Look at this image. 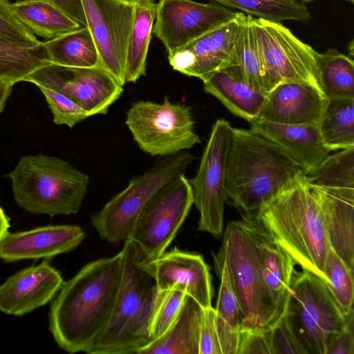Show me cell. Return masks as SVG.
Returning <instances> with one entry per match:
<instances>
[{
    "label": "cell",
    "instance_id": "277c9868",
    "mask_svg": "<svg viewBox=\"0 0 354 354\" xmlns=\"http://www.w3.org/2000/svg\"><path fill=\"white\" fill-rule=\"evenodd\" d=\"M304 173L279 148L250 129L233 127L226 163L225 190L243 218L259 211Z\"/></svg>",
    "mask_w": 354,
    "mask_h": 354
},
{
    "label": "cell",
    "instance_id": "603a6c76",
    "mask_svg": "<svg viewBox=\"0 0 354 354\" xmlns=\"http://www.w3.org/2000/svg\"><path fill=\"white\" fill-rule=\"evenodd\" d=\"M252 18L243 13L232 52L221 70L268 93L272 86L256 41Z\"/></svg>",
    "mask_w": 354,
    "mask_h": 354
},
{
    "label": "cell",
    "instance_id": "9a60e30c",
    "mask_svg": "<svg viewBox=\"0 0 354 354\" xmlns=\"http://www.w3.org/2000/svg\"><path fill=\"white\" fill-rule=\"evenodd\" d=\"M236 14L214 1L202 3L192 0H159L152 32L169 55L231 20Z\"/></svg>",
    "mask_w": 354,
    "mask_h": 354
},
{
    "label": "cell",
    "instance_id": "44dd1931",
    "mask_svg": "<svg viewBox=\"0 0 354 354\" xmlns=\"http://www.w3.org/2000/svg\"><path fill=\"white\" fill-rule=\"evenodd\" d=\"M250 130L274 144L307 176L313 175L330 150L317 124H281L255 120Z\"/></svg>",
    "mask_w": 354,
    "mask_h": 354
},
{
    "label": "cell",
    "instance_id": "9c48e42d",
    "mask_svg": "<svg viewBox=\"0 0 354 354\" xmlns=\"http://www.w3.org/2000/svg\"><path fill=\"white\" fill-rule=\"evenodd\" d=\"M125 124L139 148L153 156H174L201 142L194 130L192 107L172 103L167 96L161 103L133 102Z\"/></svg>",
    "mask_w": 354,
    "mask_h": 354
},
{
    "label": "cell",
    "instance_id": "60d3db41",
    "mask_svg": "<svg viewBox=\"0 0 354 354\" xmlns=\"http://www.w3.org/2000/svg\"><path fill=\"white\" fill-rule=\"evenodd\" d=\"M199 354H221L216 325V312L212 306L203 309Z\"/></svg>",
    "mask_w": 354,
    "mask_h": 354
},
{
    "label": "cell",
    "instance_id": "7a4b0ae2",
    "mask_svg": "<svg viewBox=\"0 0 354 354\" xmlns=\"http://www.w3.org/2000/svg\"><path fill=\"white\" fill-rule=\"evenodd\" d=\"M124 254L86 264L64 282L49 311V330L69 353L85 352L106 326L119 290Z\"/></svg>",
    "mask_w": 354,
    "mask_h": 354
},
{
    "label": "cell",
    "instance_id": "d6986e66",
    "mask_svg": "<svg viewBox=\"0 0 354 354\" xmlns=\"http://www.w3.org/2000/svg\"><path fill=\"white\" fill-rule=\"evenodd\" d=\"M84 237L83 230L75 225H46L22 232H8L0 242V259L7 263L50 259L74 250Z\"/></svg>",
    "mask_w": 354,
    "mask_h": 354
},
{
    "label": "cell",
    "instance_id": "6da1fadb",
    "mask_svg": "<svg viewBox=\"0 0 354 354\" xmlns=\"http://www.w3.org/2000/svg\"><path fill=\"white\" fill-rule=\"evenodd\" d=\"M214 266L225 268L239 299L241 326L267 328L285 315L296 265L255 220L230 221Z\"/></svg>",
    "mask_w": 354,
    "mask_h": 354
},
{
    "label": "cell",
    "instance_id": "836d02e7",
    "mask_svg": "<svg viewBox=\"0 0 354 354\" xmlns=\"http://www.w3.org/2000/svg\"><path fill=\"white\" fill-rule=\"evenodd\" d=\"M326 283L345 315L353 312L354 283L351 270L330 248L324 267Z\"/></svg>",
    "mask_w": 354,
    "mask_h": 354
},
{
    "label": "cell",
    "instance_id": "83f0119b",
    "mask_svg": "<svg viewBox=\"0 0 354 354\" xmlns=\"http://www.w3.org/2000/svg\"><path fill=\"white\" fill-rule=\"evenodd\" d=\"M51 63L77 68L102 66L99 53L87 26L44 42Z\"/></svg>",
    "mask_w": 354,
    "mask_h": 354
},
{
    "label": "cell",
    "instance_id": "5bb4252c",
    "mask_svg": "<svg viewBox=\"0 0 354 354\" xmlns=\"http://www.w3.org/2000/svg\"><path fill=\"white\" fill-rule=\"evenodd\" d=\"M81 1L101 65L124 86L127 50L136 3L122 0Z\"/></svg>",
    "mask_w": 354,
    "mask_h": 354
},
{
    "label": "cell",
    "instance_id": "e575fe53",
    "mask_svg": "<svg viewBox=\"0 0 354 354\" xmlns=\"http://www.w3.org/2000/svg\"><path fill=\"white\" fill-rule=\"evenodd\" d=\"M187 295L179 287L159 292L149 326L151 342L161 337L178 317Z\"/></svg>",
    "mask_w": 354,
    "mask_h": 354
},
{
    "label": "cell",
    "instance_id": "ffe728a7",
    "mask_svg": "<svg viewBox=\"0 0 354 354\" xmlns=\"http://www.w3.org/2000/svg\"><path fill=\"white\" fill-rule=\"evenodd\" d=\"M327 100L309 84L281 82L268 93L256 120L281 124H317Z\"/></svg>",
    "mask_w": 354,
    "mask_h": 354
},
{
    "label": "cell",
    "instance_id": "c3c4849f",
    "mask_svg": "<svg viewBox=\"0 0 354 354\" xmlns=\"http://www.w3.org/2000/svg\"><path fill=\"white\" fill-rule=\"evenodd\" d=\"M126 2L131 3H136L138 0H122Z\"/></svg>",
    "mask_w": 354,
    "mask_h": 354
},
{
    "label": "cell",
    "instance_id": "ab89813d",
    "mask_svg": "<svg viewBox=\"0 0 354 354\" xmlns=\"http://www.w3.org/2000/svg\"><path fill=\"white\" fill-rule=\"evenodd\" d=\"M236 354H272L268 328L241 326Z\"/></svg>",
    "mask_w": 354,
    "mask_h": 354
},
{
    "label": "cell",
    "instance_id": "bcb514c9",
    "mask_svg": "<svg viewBox=\"0 0 354 354\" xmlns=\"http://www.w3.org/2000/svg\"><path fill=\"white\" fill-rule=\"evenodd\" d=\"M348 54L350 55V56L353 57V39H352L349 44H348Z\"/></svg>",
    "mask_w": 354,
    "mask_h": 354
},
{
    "label": "cell",
    "instance_id": "74e56055",
    "mask_svg": "<svg viewBox=\"0 0 354 354\" xmlns=\"http://www.w3.org/2000/svg\"><path fill=\"white\" fill-rule=\"evenodd\" d=\"M221 280L216 312L228 324L236 328H241V310L238 297L225 268L214 266Z\"/></svg>",
    "mask_w": 354,
    "mask_h": 354
},
{
    "label": "cell",
    "instance_id": "681fc988",
    "mask_svg": "<svg viewBox=\"0 0 354 354\" xmlns=\"http://www.w3.org/2000/svg\"><path fill=\"white\" fill-rule=\"evenodd\" d=\"M344 1L351 2V3H354V0H344Z\"/></svg>",
    "mask_w": 354,
    "mask_h": 354
},
{
    "label": "cell",
    "instance_id": "d6a6232c",
    "mask_svg": "<svg viewBox=\"0 0 354 354\" xmlns=\"http://www.w3.org/2000/svg\"><path fill=\"white\" fill-rule=\"evenodd\" d=\"M308 179L322 187L354 189V147L329 155Z\"/></svg>",
    "mask_w": 354,
    "mask_h": 354
},
{
    "label": "cell",
    "instance_id": "3957f363",
    "mask_svg": "<svg viewBox=\"0 0 354 354\" xmlns=\"http://www.w3.org/2000/svg\"><path fill=\"white\" fill-rule=\"evenodd\" d=\"M253 220L274 238L296 265L326 281L324 267L331 246L307 175L297 176Z\"/></svg>",
    "mask_w": 354,
    "mask_h": 354
},
{
    "label": "cell",
    "instance_id": "7bdbcfd3",
    "mask_svg": "<svg viewBox=\"0 0 354 354\" xmlns=\"http://www.w3.org/2000/svg\"><path fill=\"white\" fill-rule=\"evenodd\" d=\"M66 13L82 26H86L81 0H46Z\"/></svg>",
    "mask_w": 354,
    "mask_h": 354
},
{
    "label": "cell",
    "instance_id": "4316f807",
    "mask_svg": "<svg viewBox=\"0 0 354 354\" xmlns=\"http://www.w3.org/2000/svg\"><path fill=\"white\" fill-rule=\"evenodd\" d=\"M133 28L129 37L125 65V83H135L146 75L147 57L156 15L153 0L136 3Z\"/></svg>",
    "mask_w": 354,
    "mask_h": 354
},
{
    "label": "cell",
    "instance_id": "52a82bcc",
    "mask_svg": "<svg viewBox=\"0 0 354 354\" xmlns=\"http://www.w3.org/2000/svg\"><path fill=\"white\" fill-rule=\"evenodd\" d=\"M193 155L181 151L157 161L141 175L131 178L91 220L102 239L117 243L129 239L142 210L164 185L185 174Z\"/></svg>",
    "mask_w": 354,
    "mask_h": 354
},
{
    "label": "cell",
    "instance_id": "2e32d148",
    "mask_svg": "<svg viewBox=\"0 0 354 354\" xmlns=\"http://www.w3.org/2000/svg\"><path fill=\"white\" fill-rule=\"evenodd\" d=\"M138 252L140 264L153 278L159 292L178 285L203 308L212 306L211 274L201 254L174 247L155 259L144 260Z\"/></svg>",
    "mask_w": 354,
    "mask_h": 354
},
{
    "label": "cell",
    "instance_id": "7c38bea8",
    "mask_svg": "<svg viewBox=\"0 0 354 354\" xmlns=\"http://www.w3.org/2000/svg\"><path fill=\"white\" fill-rule=\"evenodd\" d=\"M252 25L272 88L281 82H299L324 95L317 67L318 52L281 23L252 17Z\"/></svg>",
    "mask_w": 354,
    "mask_h": 354
},
{
    "label": "cell",
    "instance_id": "cb8c5ba5",
    "mask_svg": "<svg viewBox=\"0 0 354 354\" xmlns=\"http://www.w3.org/2000/svg\"><path fill=\"white\" fill-rule=\"evenodd\" d=\"M203 309L187 295L178 317L169 329L140 348L137 354H199Z\"/></svg>",
    "mask_w": 354,
    "mask_h": 354
},
{
    "label": "cell",
    "instance_id": "f546056e",
    "mask_svg": "<svg viewBox=\"0 0 354 354\" xmlns=\"http://www.w3.org/2000/svg\"><path fill=\"white\" fill-rule=\"evenodd\" d=\"M319 82L327 98H354V62L336 49L317 53Z\"/></svg>",
    "mask_w": 354,
    "mask_h": 354
},
{
    "label": "cell",
    "instance_id": "7dc6e473",
    "mask_svg": "<svg viewBox=\"0 0 354 354\" xmlns=\"http://www.w3.org/2000/svg\"><path fill=\"white\" fill-rule=\"evenodd\" d=\"M294 1L301 2V3H308V2L313 1L315 0H294Z\"/></svg>",
    "mask_w": 354,
    "mask_h": 354
},
{
    "label": "cell",
    "instance_id": "f6af8a7d",
    "mask_svg": "<svg viewBox=\"0 0 354 354\" xmlns=\"http://www.w3.org/2000/svg\"><path fill=\"white\" fill-rule=\"evenodd\" d=\"M9 218L0 206V242L8 232Z\"/></svg>",
    "mask_w": 354,
    "mask_h": 354
},
{
    "label": "cell",
    "instance_id": "d590c367",
    "mask_svg": "<svg viewBox=\"0 0 354 354\" xmlns=\"http://www.w3.org/2000/svg\"><path fill=\"white\" fill-rule=\"evenodd\" d=\"M38 88L46 97L56 124L73 128L90 117L84 109L63 93L44 86H38Z\"/></svg>",
    "mask_w": 354,
    "mask_h": 354
},
{
    "label": "cell",
    "instance_id": "5b68a950",
    "mask_svg": "<svg viewBox=\"0 0 354 354\" xmlns=\"http://www.w3.org/2000/svg\"><path fill=\"white\" fill-rule=\"evenodd\" d=\"M122 250V274L113 310L88 354H137L151 342L149 326L159 291L140 264L136 245L128 239Z\"/></svg>",
    "mask_w": 354,
    "mask_h": 354
},
{
    "label": "cell",
    "instance_id": "7402d4cb",
    "mask_svg": "<svg viewBox=\"0 0 354 354\" xmlns=\"http://www.w3.org/2000/svg\"><path fill=\"white\" fill-rule=\"evenodd\" d=\"M309 185L320 206L332 249L354 271V189Z\"/></svg>",
    "mask_w": 354,
    "mask_h": 354
},
{
    "label": "cell",
    "instance_id": "d4e9b609",
    "mask_svg": "<svg viewBox=\"0 0 354 354\" xmlns=\"http://www.w3.org/2000/svg\"><path fill=\"white\" fill-rule=\"evenodd\" d=\"M203 82V88L234 115L250 123L257 119L268 93L236 78L223 70L211 74Z\"/></svg>",
    "mask_w": 354,
    "mask_h": 354
},
{
    "label": "cell",
    "instance_id": "f35d334b",
    "mask_svg": "<svg viewBox=\"0 0 354 354\" xmlns=\"http://www.w3.org/2000/svg\"><path fill=\"white\" fill-rule=\"evenodd\" d=\"M0 39L26 46H36L42 42L19 21L8 0H0Z\"/></svg>",
    "mask_w": 354,
    "mask_h": 354
},
{
    "label": "cell",
    "instance_id": "b9f144b4",
    "mask_svg": "<svg viewBox=\"0 0 354 354\" xmlns=\"http://www.w3.org/2000/svg\"><path fill=\"white\" fill-rule=\"evenodd\" d=\"M327 354H354L353 312L342 332L332 342Z\"/></svg>",
    "mask_w": 354,
    "mask_h": 354
},
{
    "label": "cell",
    "instance_id": "4fadbf2b",
    "mask_svg": "<svg viewBox=\"0 0 354 354\" xmlns=\"http://www.w3.org/2000/svg\"><path fill=\"white\" fill-rule=\"evenodd\" d=\"M25 81L63 93L89 116L106 114L124 91L123 86L102 66L77 68L50 62L32 73Z\"/></svg>",
    "mask_w": 354,
    "mask_h": 354
},
{
    "label": "cell",
    "instance_id": "8fae6325",
    "mask_svg": "<svg viewBox=\"0 0 354 354\" xmlns=\"http://www.w3.org/2000/svg\"><path fill=\"white\" fill-rule=\"evenodd\" d=\"M233 127L224 119L213 124L196 175L188 179L200 213L198 230L219 237L223 230L226 163Z\"/></svg>",
    "mask_w": 354,
    "mask_h": 354
},
{
    "label": "cell",
    "instance_id": "ba28073f",
    "mask_svg": "<svg viewBox=\"0 0 354 354\" xmlns=\"http://www.w3.org/2000/svg\"><path fill=\"white\" fill-rule=\"evenodd\" d=\"M288 313L296 321L292 323L298 326L294 328L299 339L314 354L328 353L351 314H344L324 279L306 270L293 273Z\"/></svg>",
    "mask_w": 354,
    "mask_h": 354
},
{
    "label": "cell",
    "instance_id": "8d00e7d4",
    "mask_svg": "<svg viewBox=\"0 0 354 354\" xmlns=\"http://www.w3.org/2000/svg\"><path fill=\"white\" fill-rule=\"evenodd\" d=\"M268 329L272 354H308L288 312Z\"/></svg>",
    "mask_w": 354,
    "mask_h": 354
},
{
    "label": "cell",
    "instance_id": "ac0fdd59",
    "mask_svg": "<svg viewBox=\"0 0 354 354\" xmlns=\"http://www.w3.org/2000/svg\"><path fill=\"white\" fill-rule=\"evenodd\" d=\"M48 261L23 269L0 286V310L21 316L50 302L64 283Z\"/></svg>",
    "mask_w": 354,
    "mask_h": 354
},
{
    "label": "cell",
    "instance_id": "ee69618b",
    "mask_svg": "<svg viewBox=\"0 0 354 354\" xmlns=\"http://www.w3.org/2000/svg\"><path fill=\"white\" fill-rule=\"evenodd\" d=\"M14 84L15 83L11 81L0 78V113L4 109Z\"/></svg>",
    "mask_w": 354,
    "mask_h": 354
},
{
    "label": "cell",
    "instance_id": "4dcf8cb0",
    "mask_svg": "<svg viewBox=\"0 0 354 354\" xmlns=\"http://www.w3.org/2000/svg\"><path fill=\"white\" fill-rule=\"evenodd\" d=\"M50 62L44 42L26 46L0 39V78L15 84L25 81L29 75Z\"/></svg>",
    "mask_w": 354,
    "mask_h": 354
},
{
    "label": "cell",
    "instance_id": "8992f818",
    "mask_svg": "<svg viewBox=\"0 0 354 354\" xmlns=\"http://www.w3.org/2000/svg\"><path fill=\"white\" fill-rule=\"evenodd\" d=\"M7 177L19 207L52 217L77 213L89 185L88 176L68 162L41 153L23 156Z\"/></svg>",
    "mask_w": 354,
    "mask_h": 354
},
{
    "label": "cell",
    "instance_id": "1f68e13d",
    "mask_svg": "<svg viewBox=\"0 0 354 354\" xmlns=\"http://www.w3.org/2000/svg\"><path fill=\"white\" fill-rule=\"evenodd\" d=\"M227 8L238 9L256 18L281 23L305 21L311 18L308 8L294 0H210Z\"/></svg>",
    "mask_w": 354,
    "mask_h": 354
},
{
    "label": "cell",
    "instance_id": "484cf974",
    "mask_svg": "<svg viewBox=\"0 0 354 354\" xmlns=\"http://www.w3.org/2000/svg\"><path fill=\"white\" fill-rule=\"evenodd\" d=\"M20 22L32 34L52 39L82 26L46 0H20L11 3Z\"/></svg>",
    "mask_w": 354,
    "mask_h": 354
},
{
    "label": "cell",
    "instance_id": "30bf717a",
    "mask_svg": "<svg viewBox=\"0 0 354 354\" xmlns=\"http://www.w3.org/2000/svg\"><path fill=\"white\" fill-rule=\"evenodd\" d=\"M194 204L189 180L181 175L161 187L140 214L129 240L144 260L166 251Z\"/></svg>",
    "mask_w": 354,
    "mask_h": 354
},
{
    "label": "cell",
    "instance_id": "f1b7e54d",
    "mask_svg": "<svg viewBox=\"0 0 354 354\" xmlns=\"http://www.w3.org/2000/svg\"><path fill=\"white\" fill-rule=\"evenodd\" d=\"M317 127L330 151L354 147V98H328Z\"/></svg>",
    "mask_w": 354,
    "mask_h": 354
},
{
    "label": "cell",
    "instance_id": "e0dca14e",
    "mask_svg": "<svg viewBox=\"0 0 354 354\" xmlns=\"http://www.w3.org/2000/svg\"><path fill=\"white\" fill-rule=\"evenodd\" d=\"M243 13L236 12L231 20L168 55L173 69L202 81L221 70L232 52Z\"/></svg>",
    "mask_w": 354,
    "mask_h": 354
}]
</instances>
